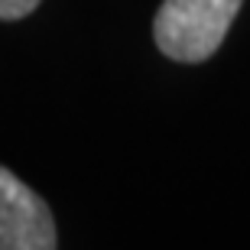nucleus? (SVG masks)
I'll use <instances>...</instances> for the list:
<instances>
[{
	"instance_id": "obj_1",
	"label": "nucleus",
	"mask_w": 250,
	"mask_h": 250,
	"mask_svg": "<svg viewBox=\"0 0 250 250\" xmlns=\"http://www.w3.org/2000/svg\"><path fill=\"white\" fill-rule=\"evenodd\" d=\"M244 0H166L153 20L163 56L176 62H205L218 52Z\"/></svg>"
},
{
	"instance_id": "obj_3",
	"label": "nucleus",
	"mask_w": 250,
	"mask_h": 250,
	"mask_svg": "<svg viewBox=\"0 0 250 250\" xmlns=\"http://www.w3.org/2000/svg\"><path fill=\"white\" fill-rule=\"evenodd\" d=\"M39 0H0V20H20L36 10Z\"/></svg>"
},
{
	"instance_id": "obj_2",
	"label": "nucleus",
	"mask_w": 250,
	"mask_h": 250,
	"mask_svg": "<svg viewBox=\"0 0 250 250\" xmlns=\"http://www.w3.org/2000/svg\"><path fill=\"white\" fill-rule=\"evenodd\" d=\"M56 224L49 205L0 166V250H52Z\"/></svg>"
}]
</instances>
